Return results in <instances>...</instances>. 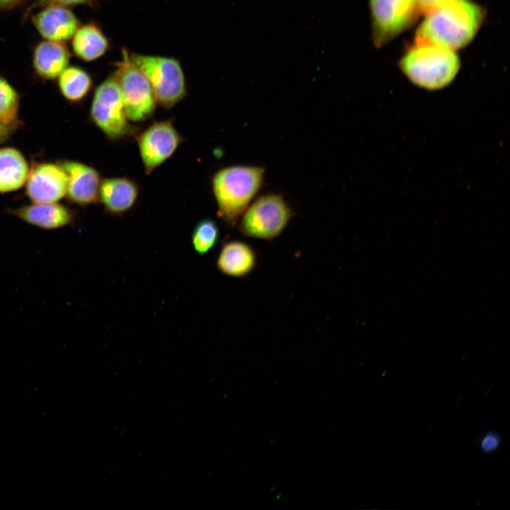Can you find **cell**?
Segmentation results:
<instances>
[{
	"label": "cell",
	"instance_id": "8992f818",
	"mask_svg": "<svg viewBox=\"0 0 510 510\" xmlns=\"http://www.w3.org/2000/svg\"><path fill=\"white\" fill-rule=\"evenodd\" d=\"M115 66L116 69L113 74L120 87L129 120L138 123L151 118L157 104L153 91L125 48L122 50L121 60Z\"/></svg>",
	"mask_w": 510,
	"mask_h": 510
},
{
	"label": "cell",
	"instance_id": "484cf974",
	"mask_svg": "<svg viewBox=\"0 0 510 510\" xmlns=\"http://www.w3.org/2000/svg\"><path fill=\"white\" fill-rule=\"evenodd\" d=\"M16 128L8 126L0 121V144L6 142Z\"/></svg>",
	"mask_w": 510,
	"mask_h": 510
},
{
	"label": "cell",
	"instance_id": "9a60e30c",
	"mask_svg": "<svg viewBox=\"0 0 510 510\" xmlns=\"http://www.w3.org/2000/svg\"><path fill=\"white\" fill-rule=\"evenodd\" d=\"M139 196V186L127 177L103 178L99 190V201L105 210L113 215H121L135 205Z\"/></svg>",
	"mask_w": 510,
	"mask_h": 510
},
{
	"label": "cell",
	"instance_id": "d4e9b609",
	"mask_svg": "<svg viewBox=\"0 0 510 510\" xmlns=\"http://www.w3.org/2000/svg\"><path fill=\"white\" fill-rule=\"evenodd\" d=\"M23 0H0V12L8 11L23 3Z\"/></svg>",
	"mask_w": 510,
	"mask_h": 510
},
{
	"label": "cell",
	"instance_id": "7a4b0ae2",
	"mask_svg": "<svg viewBox=\"0 0 510 510\" xmlns=\"http://www.w3.org/2000/svg\"><path fill=\"white\" fill-rule=\"evenodd\" d=\"M265 169L260 166L234 165L217 171L212 188L220 217L234 227L264 182Z\"/></svg>",
	"mask_w": 510,
	"mask_h": 510
},
{
	"label": "cell",
	"instance_id": "30bf717a",
	"mask_svg": "<svg viewBox=\"0 0 510 510\" xmlns=\"http://www.w3.org/2000/svg\"><path fill=\"white\" fill-rule=\"evenodd\" d=\"M25 185L33 203H56L67 194L68 176L60 164L38 163L30 167Z\"/></svg>",
	"mask_w": 510,
	"mask_h": 510
},
{
	"label": "cell",
	"instance_id": "e0dca14e",
	"mask_svg": "<svg viewBox=\"0 0 510 510\" xmlns=\"http://www.w3.org/2000/svg\"><path fill=\"white\" fill-rule=\"evenodd\" d=\"M72 38L74 55L85 62H92L100 58L110 47L108 38L94 22L80 24Z\"/></svg>",
	"mask_w": 510,
	"mask_h": 510
},
{
	"label": "cell",
	"instance_id": "52a82bcc",
	"mask_svg": "<svg viewBox=\"0 0 510 510\" xmlns=\"http://www.w3.org/2000/svg\"><path fill=\"white\" fill-rule=\"evenodd\" d=\"M292 216V210L282 196L264 195L248 206L239 229L245 237L271 240L283 232Z\"/></svg>",
	"mask_w": 510,
	"mask_h": 510
},
{
	"label": "cell",
	"instance_id": "603a6c76",
	"mask_svg": "<svg viewBox=\"0 0 510 510\" xmlns=\"http://www.w3.org/2000/svg\"><path fill=\"white\" fill-rule=\"evenodd\" d=\"M500 444V437L496 432L491 431L487 433L481 439L480 447L484 453H492L494 451Z\"/></svg>",
	"mask_w": 510,
	"mask_h": 510
},
{
	"label": "cell",
	"instance_id": "cb8c5ba5",
	"mask_svg": "<svg viewBox=\"0 0 510 510\" xmlns=\"http://www.w3.org/2000/svg\"><path fill=\"white\" fill-rule=\"evenodd\" d=\"M421 13H427L453 0H416Z\"/></svg>",
	"mask_w": 510,
	"mask_h": 510
},
{
	"label": "cell",
	"instance_id": "3957f363",
	"mask_svg": "<svg viewBox=\"0 0 510 510\" xmlns=\"http://www.w3.org/2000/svg\"><path fill=\"white\" fill-rule=\"evenodd\" d=\"M399 66L415 85L438 90L454 79L460 62L454 50L432 43L414 42L400 59Z\"/></svg>",
	"mask_w": 510,
	"mask_h": 510
},
{
	"label": "cell",
	"instance_id": "7c38bea8",
	"mask_svg": "<svg viewBox=\"0 0 510 510\" xmlns=\"http://www.w3.org/2000/svg\"><path fill=\"white\" fill-rule=\"evenodd\" d=\"M29 16L39 35L48 40H68L81 24L69 8L61 6H46Z\"/></svg>",
	"mask_w": 510,
	"mask_h": 510
},
{
	"label": "cell",
	"instance_id": "8fae6325",
	"mask_svg": "<svg viewBox=\"0 0 510 510\" xmlns=\"http://www.w3.org/2000/svg\"><path fill=\"white\" fill-rule=\"evenodd\" d=\"M59 164L68 176L66 196L70 202L80 206H86L99 201L102 179L96 169L72 160H63Z\"/></svg>",
	"mask_w": 510,
	"mask_h": 510
},
{
	"label": "cell",
	"instance_id": "44dd1931",
	"mask_svg": "<svg viewBox=\"0 0 510 510\" xmlns=\"http://www.w3.org/2000/svg\"><path fill=\"white\" fill-rule=\"evenodd\" d=\"M220 238V229L217 222L210 218H205L195 225L191 243L193 249L199 255L209 252L217 243Z\"/></svg>",
	"mask_w": 510,
	"mask_h": 510
},
{
	"label": "cell",
	"instance_id": "ba28073f",
	"mask_svg": "<svg viewBox=\"0 0 510 510\" xmlns=\"http://www.w3.org/2000/svg\"><path fill=\"white\" fill-rule=\"evenodd\" d=\"M372 40L381 47L409 28L421 13L416 0H369Z\"/></svg>",
	"mask_w": 510,
	"mask_h": 510
},
{
	"label": "cell",
	"instance_id": "d6986e66",
	"mask_svg": "<svg viewBox=\"0 0 510 510\" xmlns=\"http://www.w3.org/2000/svg\"><path fill=\"white\" fill-rule=\"evenodd\" d=\"M62 96L71 103H79L86 98L93 87V79L85 69L67 66L57 77Z\"/></svg>",
	"mask_w": 510,
	"mask_h": 510
},
{
	"label": "cell",
	"instance_id": "ac0fdd59",
	"mask_svg": "<svg viewBox=\"0 0 510 510\" xmlns=\"http://www.w3.org/2000/svg\"><path fill=\"white\" fill-rule=\"evenodd\" d=\"M30 170L20 151L13 147L0 149V193H8L25 185Z\"/></svg>",
	"mask_w": 510,
	"mask_h": 510
},
{
	"label": "cell",
	"instance_id": "6da1fadb",
	"mask_svg": "<svg viewBox=\"0 0 510 510\" xmlns=\"http://www.w3.org/2000/svg\"><path fill=\"white\" fill-rule=\"evenodd\" d=\"M485 16L482 6L470 0H453L425 14L414 42L432 43L452 50L468 45Z\"/></svg>",
	"mask_w": 510,
	"mask_h": 510
},
{
	"label": "cell",
	"instance_id": "5bb4252c",
	"mask_svg": "<svg viewBox=\"0 0 510 510\" xmlns=\"http://www.w3.org/2000/svg\"><path fill=\"white\" fill-rule=\"evenodd\" d=\"M8 212L21 220L45 230H55L72 224L74 220L72 210L56 203H35L14 209Z\"/></svg>",
	"mask_w": 510,
	"mask_h": 510
},
{
	"label": "cell",
	"instance_id": "5b68a950",
	"mask_svg": "<svg viewBox=\"0 0 510 510\" xmlns=\"http://www.w3.org/2000/svg\"><path fill=\"white\" fill-rule=\"evenodd\" d=\"M93 123L111 140H118L135 132L128 118L118 81L112 74L96 89L90 108Z\"/></svg>",
	"mask_w": 510,
	"mask_h": 510
},
{
	"label": "cell",
	"instance_id": "4fadbf2b",
	"mask_svg": "<svg viewBox=\"0 0 510 510\" xmlns=\"http://www.w3.org/2000/svg\"><path fill=\"white\" fill-rule=\"evenodd\" d=\"M70 58V51L64 42L45 40L33 47L32 67L41 79L54 80L68 66Z\"/></svg>",
	"mask_w": 510,
	"mask_h": 510
},
{
	"label": "cell",
	"instance_id": "7402d4cb",
	"mask_svg": "<svg viewBox=\"0 0 510 510\" xmlns=\"http://www.w3.org/2000/svg\"><path fill=\"white\" fill-rule=\"evenodd\" d=\"M98 1V0H34L25 10L23 18L24 20L27 19L33 10L39 8H42L50 6H61L68 8L78 5L96 6Z\"/></svg>",
	"mask_w": 510,
	"mask_h": 510
},
{
	"label": "cell",
	"instance_id": "9c48e42d",
	"mask_svg": "<svg viewBox=\"0 0 510 510\" xmlns=\"http://www.w3.org/2000/svg\"><path fill=\"white\" fill-rule=\"evenodd\" d=\"M137 141L144 172L149 175L174 154L183 138L169 119L152 123Z\"/></svg>",
	"mask_w": 510,
	"mask_h": 510
},
{
	"label": "cell",
	"instance_id": "ffe728a7",
	"mask_svg": "<svg viewBox=\"0 0 510 510\" xmlns=\"http://www.w3.org/2000/svg\"><path fill=\"white\" fill-rule=\"evenodd\" d=\"M20 95L6 79L0 76V121L17 128Z\"/></svg>",
	"mask_w": 510,
	"mask_h": 510
},
{
	"label": "cell",
	"instance_id": "2e32d148",
	"mask_svg": "<svg viewBox=\"0 0 510 510\" xmlns=\"http://www.w3.org/2000/svg\"><path fill=\"white\" fill-rule=\"evenodd\" d=\"M256 254L246 242L232 240L225 243L217 258L216 266L223 274L234 278L244 277L256 266Z\"/></svg>",
	"mask_w": 510,
	"mask_h": 510
},
{
	"label": "cell",
	"instance_id": "277c9868",
	"mask_svg": "<svg viewBox=\"0 0 510 510\" xmlns=\"http://www.w3.org/2000/svg\"><path fill=\"white\" fill-rule=\"evenodd\" d=\"M130 57L147 79L160 106L171 108L186 97V78L178 60L134 52Z\"/></svg>",
	"mask_w": 510,
	"mask_h": 510
}]
</instances>
